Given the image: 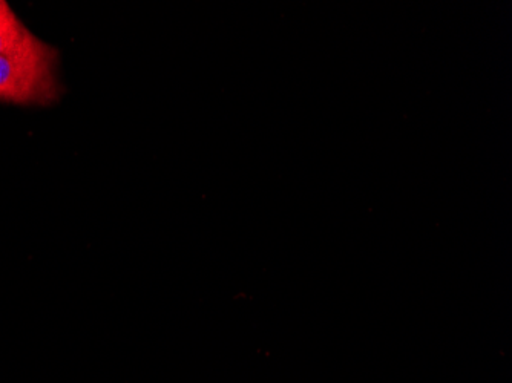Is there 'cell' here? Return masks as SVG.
I'll return each mask as SVG.
<instances>
[{
  "mask_svg": "<svg viewBox=\"0 0 512 383\" xmlns=\"http://www.w3.org/2000/svg\"><path fill=\"white\" fill-rule=\"evenodd\" d=\"M57 51L36 36L0 51V102L51 105L59 99Z\"/></svg>",
  "mask_w": 512,
  "mask_h": 383,
  "instance_id": "6da1fadb",
  "label": "cell"
},
{
  "mask_svg": "<svg viewBox=\"0 0 512 383\" xmlns=\"http://www.w3.org/2000/svg\"><path fill=\"white\" fill-rule=\"evenodd\" d=\"M33 36L5 0H0V51H7Z\"/></svg>",
  "mask_w": 512,
  "mask_h": 383,
  "instance_id": "7a4b0ae2",
  "label": "cell"
}]
</instances>
